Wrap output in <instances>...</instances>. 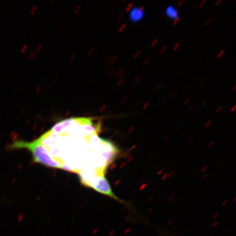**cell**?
I'll list each match as a JSON object with an SVG mask.
<instances>
[{
	"label": "cell",
	"mask_w": 236,
	"mask_h": 236,
	"mask_svg": "<svg viewBox=\"0 0 236 236\" xmlns=\"http://www.w3.org/2000/svg\"><path fill=\"white\" fill-rule=\"evenodd\" d=\"M143 16V9L136 8L132 11L131 14V18L133 21H138Z\"/></svg>",
	"instance_id": "cell-3"
},
{
	"label": "cell",
	"mask_w": 236,
	"mask_h": 236,
	"mask_svg": "<svg viewBox=\"0 0 236 236\" xmlns=\"http://www.w3.org/2000/svg\"><path fill=\"white\" fill-rule=\"evenodd\" d=\"M9 148L13 150L27 149L32 154L35 162L51 168L63 169V165L51 156L47 147L42 144L41 137L32 142H26L23 140L14 141Z\"/></svg>",
	"instance_id": "cell-1"
},
{
	"label": "cell",
	"mask_w": 236,
	"mask_h": 236,
	"mask_svg": "<svg viewBox=\"0 0 236 236\" xmlns=\"http://www.w3.org/2000/svg\"><path fill=\"white\" fill-rule=\"evenodd\" d=\"M167 14L169 16H172L173 18H175V16L177 14V12L176 10L174 9V8L172 7L167 8Z\"/></svg>",
	"instance_id": "cell-4"
},
{
	"label": "cell",
	"mask_w": 236,
	"mask_h": 236,
	"mask_svg": "<svg viewBox=\"0 0 236 236\" xmlns=\"http://www.w3.org/2000/svg\"><path fill=\"white\" fill-rule=\"evenodd\" d=\"M83 185L94 189L96 191L110 197L120 203L126 204L125 201H122L113 192L110 184L107 181L104 174L96 175L91 178L89 180L83 183Z\"/></svg>",
	"instance_id": "cell-2"
}]
</instances>
